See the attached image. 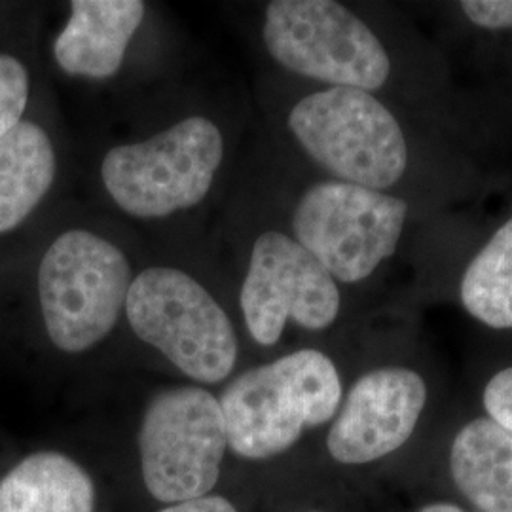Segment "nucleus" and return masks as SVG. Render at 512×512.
I'll use <instances>...</instances> for the list:
<instances>
[{
    "mask_svg": "<svg viewBox=\"0 0 512 512\" xmlns=\"http://www.w3.org/2000/svg\"><path fill=\"white\" fill-rule=\"evenodd\" d=\"M219 403L228 448L241 458L270 459L287 452L306 429L334 418L342 382L325 353L300 349L239 374Z\"/></svg>",
    "mask_w": 512,
    "mask_h": 512,
    "instance_id": "f257e3e1",
    "label": "nucleus"
},
{
    "mask_svg": "<svg viewBox=\"0 0 512 512\" xmlns=\"http://www.w3.org/2000/svg\"><path fill=\"white\" fill-rule=\"evenodd\" d=\"M289 128L315 164L342 183L385 190L408 169V145L395 114L374 93L329 88L304 97Z\"/></svg>",
    "mask_w": 512,
    "mask_h": 512,
    "instance_id": "f03ea898",
    "label": "nucleus"
},
{
    "mask_svg": "<svg viewBox=\"0 0 512 512\" xmlns=\"http://www.w3.org/2000/svg\"><path fill=\"white\" fill-rule=\"evenodd\" d=\"M126 313L143 342L198 382L217 384L236 365L238 340L226 311L181 270L154 266L137 275Z\"/></svg>",
    "mask_w": 512,
    "mask_h": 512,
    "instance_id": "7ed1b4c3",
    "label": "nucleus"
},
{
    "mask_svg": "<svg viewBox=\"0 0 512 512\" xmlns=\"http://www.w3.org/2000/svg\"><path fill=\"white\" fill-rule=\"evenodd\" d=\"M131 266L110 241L86 230L65 232L38 268V298L55 348L82 353L109 334L126 306Z\"/></svg>",
    "mask_w": 512,
    "mask_h": 512,
    "instance_id": "20e7f679",
    "label": "nucleus"
},
{
    "mask_svg": "<svg viewBox=\"0 0 512 512\" xmlns=\"http://www.w3.org/2000/svg\"><path fill=\"white\" fill-rule=\"evenodd\" d=\"M222 152L220 129L203 116H192L145 143L109 150L101 177L126 213L160 219L202 202Z\"/></svg>",
    "mask_w": 512,
    "mask_h": 512,
    "instance_id": "39448f33",
    "label": "nucleus"
},
{
    "mask_svg": "<svg viewBox=\"0 0 512 512\" xmlns=\"http://www.w3.org/2000/svg\"><path fill=\"white\" fill-rule=\"evenodd\" d=\"M264 44L281 67L332 88L374 93L391 74V59L380 38L334 0L270 2Z\"/></svg>",
    "mask_w": 512,
    "mask_h": 512,
    "instance_id": "423d86ee",
    "label": "nucleus"
},
{
    "mask_svg": "<svg viewBox=\"0 0 512 512\" xmlns=\"http://www.w3.org/2000/svg\"><path fill=\"white\" fill-rule=\"evenodd\" d=\"M408 219V203L357 184H313L296 203V241L334 279L361 283L395 255Z\"/></svg>",
    "mask_w": 512,
    "mask_h": 512,
    "instance_id": "0eeeda50",
    "label": "nucleus"
},
{
    "mask_svg": "<svg viewBox=\"0 0 512 512\" xmlns=\"http://www.w3.org/2000/svg\"><path fill=\"white\" fill-rule=\"evenodd\" d=\"M228 448L220 403L202 387L158 393L141 421L139 454L148 492L162 503L209 494Z\"/></svg>",
    "mask_w": 512,
    "mask_h": 512,
    "instance_id": "6e6552de",
    "label": "nucleus"
},
{
    "mask_svg": "<svg viewBox=\"0 0 512 512\" xmlns=\"http://www.w3.org/2000/svg\"><path fill=\"white\" fill-rule=\"evenodd\" d=\"M239 304L256 344L274 346L287 321L306 330L329 329L342 298L336 279L296 239L266 232L253 245Z\"/></svg>",
    "mask_w": 512,
    "mask_h": 512,
    "instance_id": "1a4fd4ad",
    "label": "nucleus"
},
{
    "mask_svg": "<svg viewBox=\"0 0 512 512\" xmlns=\"http://www.w3.org/2000/svg\"><path fill=\"white\" fill-rule=\"evenodd\" d=\"M427 403V385L404 366L366 372L330 427L327 448L344 465H365L399 450L412 437Z\"/></svg>",
    "mask_w": 512,
    "mask_h": 512,
    "instance_id": "9d476101",
    "label": "nucleus"
},
{
    "mask_svg": "<svg viewBox=\"0 0 512 512\" xmlns=\"http://www.w3.org/2000/svg\"><path fill=\"white\" fill-rule=\"evenodd\" d=\"M143 18L141 0H73L71 19L54 44L57 65L73 76L109 78L120 71Z\"/></svg>",
    "mask_w": 512,
    "mask_h": 512,
    "instance_id": "9b49d317",
    "label": "nucleus"
},
{
    "mask_svg": "<svg viewBox=\"0 0 512 512\" xmlns=\"http://www.w3.org/2000/svg\"><path fill=\"white\" fill-rule=\"evenodd\" d=\"M450 473L478 511L512 512V433L492 418L461 427L450 450Z\"/></svg>",
    "mask_w": 512,
    "mask_h": 512,
    "instance_id": "f8f14e48",
    "label": "nucleus"
},
{
    "mask_svg": "<svg viewBox=\"0 0 512 512\" xmlns=\"http://www.w3.org/2000/svg\"><path fill=\"white\" fill-rule=\"evenodd\" d=\"M95 486L73 459L38 452L0 480V512H93Z\"/></svg>",
    "mask_w": 512,
    "mask_h": 512,
    "instance_id": "ddd939ff",
    "label": "nucleus"
},
{
    "mask_svg": "<svg viewBox=\"0 0 512 512\" xmlns=\"http://www.w3.org/2000/svg\"><path fill=\"white\" fill-rule=\"evenodd\" d=\"M55 179L54 147L33 122L21 120L0 139V234L14 230Z\"/></svg>",
    "mask_w": 512,
    "mask_h": 512,
    "instance_id": "4468645a",
    "label": "nucleus"
},
{
    "mask_svg": "<svg viewBox=\"0 0 512 512\" xmlns=\"http://www.w3.org/2000/svg\"><path fill=\"white\" fill-rule=\"evenodd\" d=\"M459 300L478 323L512 330V217L467 264L459 283Z\"/></svg>",
    "mask_w": 512,
    "mask_h": 512,
    "instance_id": "2eb2a0df",
    "label": "nucleus"
},
{
    "mask_svg": "<svg viewBox=\"0 0 512 512\" xmlns=\"http://www.w3.org/2000/svg\"><path fill=\"white\" fill-rule=\"evenodd\" d=\"M29 76L12 55L0 54V139L18 126L27 107Z\"/></svg>",
    "mask_w": 512,
    "mask_h": 512,
    "instance_id": "dca6fc26",
    "label": "nucleus"
},
{
    "mask_svg": "<svg viewBox=\"0 0 512 512\" xmlns=\"http://www.w3.org/2000/svg\"><path fill=\"white\" fill-rule=\"evenodd\" d=\"M482 403L488 418L512 433V366L495 372L492 380L484 387Z\"/></svg>",
    "mask_w": 512,
    "mask_h": 512,
    "instance_id": "f3484780",
    "label": "nucleus"
},
{
    "mask_svg": "<svg viewBox=\"0 0 512 512\" xmlns=\"http://www.w3.org/2000/svg\"><path fill=\"white\" fill-rule=\"evenodd\" d=\"M461 12L473 25L486 31L512 29V0H463Z\"/></svg>",
    "mask_w": 512,
    "mask_h": 512,
    "instance_id": "a211bd4d",
    "label": "nucleus"
},
{
    "mask_svg": "<svg viewBox=\"0 0 512 512\" xmlns=\"http://www.w3.org/2000/svg\"><path fill=\"white\" fill-rule=\"evenodd\" d=\"M160 512H238L236 507L220 497V495H205V497H198V499H190V501H183L177 505H171L164 511Z\"/></svg>",
    "mask_w": 512,
    "mask_h": 512,
    "instance_id": "6ab92c4d",
    "label": "nucleus"
},
{
    "mask_svg": "<svg viewBox=\"0 0 512 512\" xmlns=\"http://www.w3.org/2000/svg\"><path fill=\"white\" fill-rule=\"evenodd\" d=\"M418 512H465L463 509H459L458 505H452V503H431V505H425L421 507Z\"/></svg>",
    "mask_w": 512,
    "mask_h": 512,
    "instance_id": "aec40b11",
    "label": "nucleus"
},
{
    "mask_svg": "<svg viewBox=\"0 0 512 512\" xmlns=\"http://www.w3.org/2000/svg\"><path fill=\"white\" fill-rule=\"evenodd\" d=\"M313 512H319V511H313Z\"/></svg>",
    "mask_w": 512,
    "mask_h": 512,
    "instance_id": "412c9836",
    "label": "nucleus"
}]
</instances>
